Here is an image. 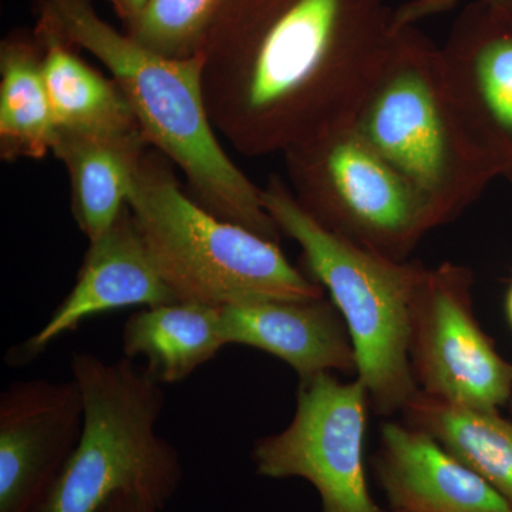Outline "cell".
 <instances>
[{
	"label": "cell",
	"instance_id": "6da1fadb",
	"mask_svg": "<svg viewBox=\"0 0 512 512\" xmlns=\"http://www.w3.org/2000/svg\"><path fill=\"white\" fill-rule=\"evenodd\" d=\"M256 150L296 148L355 123L394 36L389 0H224Z\"/></svg>",
	"mask_w": 512,
	"mask_h": 512
},
{
	"label": "cell",
	"instance_id": "7a4b0ae2",
	"mask_svg": "<svg viewBox=\"0 0 512 512\" xmlns=\"http://www.w3.org/2000/svg\"><path fill=\"white\" fill-rule=\"evenodd\" d=\"M40 2V26L89 50L109 67L146 141L180 165L211 204L212 214L276 241L279 228L265 210L262 191L212 134L201 96L204 53L181 59L160 55L104 22L92 0Z\"/></svg>",
	"mask_w": 512,
	"mask_h": 512
},
{
	"label": "cell",
	"instance_id": "3957f363",
	"mask_svg": "<svg viewBox=\"0 0 512 512\" xmlns=\"http://www.w3.org/2000/svg\"><path fill=\"white\" fill-rule=\"evenodd\" d=\"M352 127L426 201L439 227L460 217L497 178L458 116L440 46L417 25L394 30Z\"/></svg>",
	"mask_w": 512,
	"mask_h": 512
},
{
	"label": "cell",
	"instance_id": "277c9868",
	"mask_svg": "<svg viewBox=\"0 0 512 512\" xmlns=\"http://www.w3.org/2000/svg\"><path fill=\"white\" fill-rule=\"evenodd\" d=\"M127 207L151 262L177 301H313L325 291L274 239L198 207L171 178L138 165Z\"/></svg>",
	"mask_w": 512,
	"mask_h": 512
},
{
	"label": "cell",
	"instance_id": "5b68a950",
	"mask_svg": "<svg viewBox=\"0 0 512 512\" xmlns=\"http://www.w3.org/2000/svg\"><path fill=\"white\" fill-rule=\"evenodd\" d=\"M123 357L74 352L83 430L72 457L30 512H96L119 491H138L164 510L183 483L177 448L158 434L163 384Z\"/></svg>",
	"mask_w": 512,
	"mask_h": 512
},
{
	"label": "cell",
	"instance_id": "8992f818",
	"mask_svg": "<svg viewBox=\"0 0 512 512\" xmlns=\"http://www.w3.org/2000/svg\"><path fill=\"white\" fill-rule=\"evenodd\" d=\"M262 202L279 231L301 247L311 279L345 320L372 409L380 416L403 412L419 392L409 357L410 309L426 268L329 231L282 185L262 191Z\"/></svg>",
	"mask_w": 512,
	"mask_h": 512
},
{
	"label": "cell",
	"instance_id": "52a82bcc",
	"mask_svg": "<svg viewBox=\"0 0 512 512\" xmlns=\"http://www.w3.org/2000/svg\"><path fill=\"white\" fill-rule=\"evenodd\" d=\"M291 154L302 191L299 204L353 244L404 262L439 228L426 201L353 127L292 148Z\"/></svg>",
	"mask_w": 512,
	"mask_h": 512
},
{
	"label": "cell",
	"instance_id": "ba28073f",
	"mask_svg": "<svg viewBox=\"0 0 512 512\" xmlns=\"http://www.w3.org/2000/svg\"><path fill=\"white\" fill-rule=\"evenodd\" d=\"M296 410L281 433L258 440L256 474L274 480L303 478L320 497V512H384L367 485L365 436L369 393L359 379L333 373L301 379Z\"/></svg>",
	"mask_w": 512,
	"mask_h": 512
},
{
	"label": "cell",
	"instance_id": "9c48e42d",
	"mask_svg": "<svg viewBox=\"0 0 512 512\" xmlns=\"http://www.w3.org/2000/svg\"><path fill=\"white\" fill-rule=\"evenodd\" d=\"M473 284V272L463 265L424 269L410 309V365L420 392L498 410L512 397V365L474 315Z\"/></svg>",
	"mask_w": 512,
	"mask_h": 512
},
{
	"label": "cell",
	"instance_id": "30bf717a",
	"mask_svg": "<svg viewBox=\"0 0 512 512\" xmlns=\"http://www.w3.org/2000/svg\"><path fill=\"white\" fill-rule=\"evenodd\" d=\"M444 76L468 136L512 185V25L484 0L458 13L440 46Z\"/></svg>",
	"mask_w": 512,
	"mask_h": 512
},
{
	"label": "cell",
	"instance_id": "8fae6325",
	"mask_svg": "<svg viewBox=\"0 0 512 512\" xmlns=\"http://www.w3.org/2000/svg\"><path fill=\"white\" fill-rule=\"evenodd\" d=\"M76 380H19L0 394V512H30L72 457L83 430Z\"/></svg>",
	"mask_w": 512,
	"mask_h": 512
},
{
	"label": "cell",
	"instance_id": "7c38bea8",
	"mask_svg": "<svg viewBox=\"0 0 512 512\" xmlns=\"http://www.w3.org/2000/svg\"><path fill=\"white\" fill-rule=\"evenodd\" d=\"M174 302L177 298L151 262L126 205L113 227L90 242L69 295L42 328L8 350L5 362L10 367L29 365L56 339L94 315Z\"/></svg>",
	"mask_w": 512,
	"mask_h": 512
},
{
	"label": "cell",
	"instance_id": "4fadbf2b",
	"mask_svg": "<svg viewBox=\"0 0 512 512\" xmlns=\"http://www.w3.org/2000/svg\"><path fill=\"white\" fill-rule=\"evenodd\" d=\"M373 464L392 511L512 512L487 481L410 424H383Z\"/></svg>",
	"mask_w": 512,
	"mask_h": 512
},
{
	"label": "cell",
	"instance_id": "5bb4252c",
	"mask_svg": "<svg viewBox=\"0 0 512 512\" xmlns=\"http://www.w3.org/2000/svg\"><path fill=\"white\" fill-rule=\"evenodd\" d=\"M227 345L264 350L284 360L299 379L319 373L357 372L345 320L325 296L313 301H252L221 308Z\"/></svg>",
	"mask_w": 512,
	"mask_h": 512
},
{
	"label": "cell",
	"instance_id": "9a60e30c",
	"mask_svg": "<svg viewBox=\"0 0 512 512\" xmlns=\"http://www.w3.org/2000/svg\"><path fill=\"white\" fill-rule=\"evenodd\" d=\"M121 340L124 357H144V370L160 384L184 382L227 346L221 308L183 301L133 313Z\"/></svg>",
	"mask_w": 512,
	"mask_h": 512
},
{
	"label": "cell",
	"instance_id": "2e32d148",
	"mask_svg": "<svg viewBox=\"0 0 512 512\" xmlns=\"http://www.w3.org/2000/svg\"><path fill=\"white\" fill-rule=\"evenodd\" d=\"M144 141L141 133L94 136L57 130L52 150L72 175L74 217L90 242L106 234L126 208Z\"/></svg>",
	"mask_w": 512,
	"mask_h": 512
},
{
	"label": "cell",
	"instance_id": "e0dca14e",
	"mask_svg": "<svg viewBox=\"0 0 512 512\" xmlns=\"http://www.w3.org/2000/svg\"><path fill=\"white\" fill-rule=\"evenodd\" d=\"M407 424L426 431L507 501L512 511V423L498 410L457 406L417 392Z\"/></svg>",
	"mask_w": 512,
	"mask_h": 512
},
{
	"label": "cell",
	"instance_id": "ac0fdd59",
	"mask_svg": "<svg viewBox=\"0 0 512 512\" xmlns=\"http://www.w3.org/2000/svg\"><path fill=\"white\" fill-rule=\"evenodd\" d=\"M40 33L46 42L43 82L57 130L94 136L140 134L133 109L121 90L77 59L52 30L40 26Z\"/></svg>",
	"mask_w": 512,
	"mask_h": 512
},
{
	"label": "cell",
	"instance_id": "d6986e66",
	"mask_svg": "<svg viewBox=\"0 0 512 512\" xmlns=\"http://www.w3.org/2000/svg\"><path fill=\"white\" fill-rule=\"evenodd\" d=\"M0 134L9 150L43 157L56 140L57 127L42 76V63L25 46L2 53Z\"/></svg>",
	"mask_w": 512,
	"mask_h": 512
},
{
	"label": "cell",
	"instance_id": "ffe728a7",
	"mask_svg": "<svg viewBox=\"0 0 512 512\" xmlns=\"http://www.w3.org/2000/svg\"><path fill=\"white\" fill-rule=\"evenodd\" d=\"M224 0H147L130 35L167 57H190L211 28Z\"/></svg>",
	"mask_w": 512,
	"mask_h": 512
},
{
	"label": "cell",
	"instance_id": "44dd1931",
	"mask_svg": "<svg viewBox=\"0 0 512 512\" xmlns=\"http://www.w3.org/2000/svg\"><path fill=\"white\" fill-rule=\"evenodd\" d=\"M461 2L463 0H399L394 8V26L419 25L423 20L450 12Z\"/></svg>",
	"mask_w": 512,
	"mask_h": 512
},
{
	"label": "cell",
	"instance_id": "7402d4cb",
	"mask_svg": "<svg viewBox=\"0 0 512 512\" xmlns=\"http://www.w3.org/2000/svg\"><path fill=\"white\" fill-rule=\"evenodd\" d=\"M160 507L138 491H119L104 501L96 512H161Z\"/></svg>",
	"mask_w": 512,
	"mask_h": 512
},
{
	"label": "cell",
	"instance_id": "603a6c76",
	"mask_svg": "<svg viewBox=\"0 0 512 512\" xmlns=\"http://www.w3.org/2000/svg\"><path fill=\"white\" fill-rule=\"evenodd\" d=\"M110 2L113 3L121 18L131 23L137 18L140 10L146 5L147 0H110Z\"/></svg>",
	"mask_w": 512,
	"mask_h": 512
},
{
	"label": "cell",
	"instance_id": "cb8c5ba5",
	"mask_svg": "<svg viewBox=\"0 0 512 512\" xmlns=\"http://www.w3.org/2000/svg\"><path fill=\"white\" fill-rule=\"evenodd\" d=\"M484 2L512 25V0H484Z\"/></svg>",
	"mask_w": 512,
	"mask_h": 512
},
{
	"label": "cell",
	"instance_id": "d4e9b609",
	"mask_svg": "<svg viewBox=\"0 0 512 512\" xmlns=\"http://www.w3.org/2000/svg\"><path fill=\"white\" fill-rule=\"evenodd\" d=\"M505 312H507L508 322L512 328V281L510 288H508L507 298H505Z\"/></svg>",
	"mask_w": 512,
	"mask_h": 512
},
{
	"label": "cell",
	"instance_id": "484cf974",
	"mask_svg": "<svg viewBox=\"0 0 512 512\" xmlns=\"http://www.w3.org/2000/svg\"><path fill=\"white\" fill-rule=\"evenodd\" d=\"M510 404H511V412H512V397H511V400H510Z\"/></svg>",
	"mask_w": 512,
	"mask_h": 512
},
{
	"label": "cell",
	"instance_id": "4316f807",
	"mask_svg": "<svg viewBox=\"0 0 512 512\" xmlns=\"http://www.w3.org/2000/svg\"><path fill=\"white\" fill-rule=\"evenodd\" d=\"M392 512H400V511H392Z\"/></svg>",
	"mask_w": 512,
	"mask_h": 512
}]
</instances>
